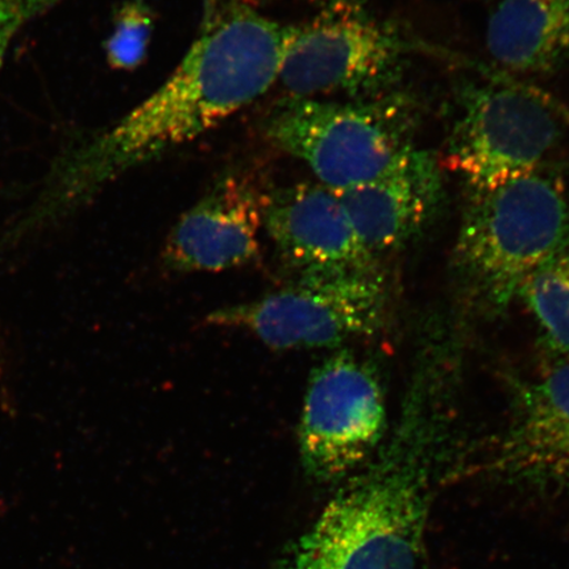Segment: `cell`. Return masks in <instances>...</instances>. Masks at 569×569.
<instances>
[{
  "label": "cell",
  "mask_w": 569,
  "mask_h": 569,
  "mask_svg": "<svg viewBox=\"0 0 569 569\" xmlns=\"http://www.w3.org/2000/svg\"><path fill=\"white\" fill-rule=\"evenodd\" d=\"M488 53L525 74H551L569 63V0H498L487 21Z\"/></svg>",
  "instance_id": "4fadbf2b"
},
{
  "label": "cell",
  "mask_w": 569,
  "mask_h": 569,
  "mask_svg": "<svg viewBox=\"0 0 569 569\" xmlns=\"http://www.w3.org/2000/svg\"><path fill=\"white\" fill-rule=\"evenodd\" d=\"M455 259L475 297L508 309L569 243V189L559 169L468 188Z\"/></svg>",
  "instance_id": "3957f363"
},
{
  "label": "cell",
  "mask_w": 569,
  "mask_h": 569,
  "mask_svg": "<svg viewBox=\"0 0 569 569\" xmlns=\"http://www.w3.org/2000/svg\"><path fill=\"white\" fill-rule=\"evenodd\" d=\"M416 128L415 106L393 90L347 102L287 97L269 113L264 132L338 193L386 173L416 148Z\"/></svg>",
  "instance_id": "277c9868"
},
{
  "label": "cell",
  "mask_w": 569,
  "mask_h": 569,
  "mask_svg": "<svg viewBox=\"0 0 569 569\" xmlns=\"http://www.w3.org/2000/svg\"><path fill=\"white\" fill-rule=\"evenodd\" d=\"M269 190L243 172L218 178L182 213L163 244L161 260L178 273H218L251 264L260 256V234Z\"/></svg>",
  "instance_id": "9c48e42d"
},
{
  "label": "cell",
  "mask_w": 569,
  "mask_h": 569,
  "mask_svg": "<svg viewBox=\"0 0 569 569\" xmlns=\"http://www.w3.org/2000/svg\"><path fill=\"white\" fill-rule=\"evenodd\" d=\"M291 26L244 0H208L201 30L167 81L116 123L68 148L49 170L40 216L83 206L134 169L193 142L279 82Z\"/></svg>",
  "instance_id": "6da1fadb"
},
{
  "label": "cell",
  "mask_w": 569,
  "mask_h": 569,
  "mask_svg": "<svg viewBox=\"0 0 569 569\" xmlns=\"http://www.w3.org/2000/svg\"><path fill=\"white\" fill-rule=\"evenodd\" d=\"M443 368L422 362L389 442L326 505L279 569H421L447 466Z\"/></svg>",
  "instance_id": "7a4b0ae2"
},
{
  "label": "cell",
  "mask_w": 569,
  "mask_h": 569,
  "mask_svg": "<svg viewBox=\"0 0 569 569\" xmlns=\"http://www.w3.org/2000/svg\"><path fill=\"white\" fill-rule=\"evenodd\" d=\"M445 193L443 163L432 152L415 148L386 173L337 194L362 243L377 256L422 232Z\"/></svg>",
  "instance_id": "7c38bea8"
},
{
  "label": "cell",
  "mask_w": 569,
  "mask_h": 569,
  "mask_svg": "<svg viewBox=\"0 0 569 569\" xmlns=\"http://www.w3.org/2000/svg\"><path fill=\"white\" fill-rule=\"evenodd\" d=\"M529 306L547 345L569 355V243L531 276L519 296Z\"/></svg>",
  "instance_id": "5bb4252c"
},
{
  "label": "cell",
  "mask_w": 569,
  "mask_h": 569,
  "mask_svg": "<svg viewBox=\"0 0 569 569\" xmlns=\"http://www.w3.org/2000/svg\"><path fill=\"white\" fill-rule=\"evenodd\" d=\"M386 311L380 272L317 273L258 300L213 310L206 322L244 331L276 351H297L372 337Z\"/></svg>",
  "instance_id": "52a82bcc"
},
{
  "label": "cell",
  "mask_w": 569,
  "mask_h": 569,
  "mask_svg": "<svg viewBox=\"0 0 569 569\" xmlns=\"http://www.w3.org/2000/svg\"><path fill=\"white\" fill-rule=\"evenodd\" d=\"M151 19L138 3L127 4L120 10L116 28L107 41L106 52L109 61L117 68H132L146 54Z\"/></svg>",
  "instance_id": "9a60e30c"
},
{
  "label": "cell",
  "mask_w": 569,
  "mask_h": 569,
  "mask_svg": "<svg viewBox=\"0 0 569 569\" xmlns=\"http://www.w3.org/2000/svg\"><path fill=\"white\" fill-rule=\"evenodd\" d=\"M264 231L298 273L380 272L336 191L319 182L269 190Z\"/></svg>",
  "instance_id": "8fae6325"
},
{
  "label": "cell",
  "mask_w": 569,
  "mask_h": 569,
  "mask_svg": "<svg viewBox=\"0 0 569 569\" xmlns=\"http://www.w3.org/2000/svg\"><path fill=\"white\" fill-rule=\"evenodd\" d=\"M513 415L475 473L529 489L569 481V360L518 391Z\"/></svg>",
  "instance_id": "30bf717a"
},
{
  "label": "cell",
  "mask_w": 569,
  "mask_h": 569,
  "mask_svg": "<svg viewBox=\"0 0 569 569\" xmlns=\"http://www.w3.org/2000/svg\"><path fill=\"white\" fill-rule=\"evenodd\" d=\"M387 421L376 369L350 351L332 353L312 369L306 389L298 427L306 473L322 482L345 479L379 450Z\"/></svg>",
  "instance_id": "ba28073f"
},
{
  "label": "cell",
  "mask_w": 569,
  "mask_h": 569,
  "mask_svg": "<svg viewBox=\"0 0 569 569\" xmlns=\"http://www.w3.org/2000/svg\"><path fill=\"white\" fill-rule=\"evenodd\" d=\"M66 0H0V70L21 30Z\"/></svg>",
  "instance_id": "2e32d148"
},
{
  "label": "cell",
  "mask_w": 569,
  "mask_h": 569,
  "mask_svg": "<svg viewBox=\"0 0 569 569\" xmlns=\"http://www.w3.org/2000/svg\"><path fill=\"white\" fill-rule=\"evenodd\" d=\"M569 144V112L549 96L502 80L467 81L457 91V117L446 163L468 188L559 169Z\"/></svg>",
  "instance_id": "5b68a950"
},
{
  "label": "cell",
  "mask_w": 569,
  "mask_h": 569,
  "mask_svg": "<svg viewBox=\"0 0 569 569\" xmlns=\"http://www.w3.org/2000/svg\"><path fill=\"white\" fill-rule=\"evenodd\" d=\"M409 52L400 28L360 0H331L306 23L291 26L277 83L288 97L381 96L401 80Z\"/></svg>",
  "instance_id": "8992f818"
}]
</instances>
